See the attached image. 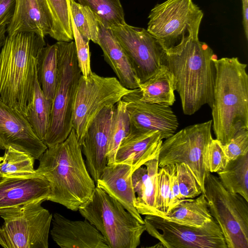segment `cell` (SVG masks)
<instances>
[{"instance_id":"9a60e30c","label":"cell","mask_w":248,"mask_h":248,"mask_svg":"<svg viewBox=\"0 0 248 248\" xmlns=\"http://www.w3.org/2000/svg\"><path fill=\"white\" fill-rule=\"evenodd\" d=\"M11 147L39 160L47 147L36 135L26 117L0 98V149Z\"/></svg>"},{"instance_id":"d4e9b609","label":"cell","mask_w":248,"mask_h":248,"mask_svg":"<svg viewBox=\"0 0 248 248\" xmlns=\"http://www.w3.org/2000/svg\"><path fill=\"white\" fill-rule=\"evenodd\" d=\"M163 218L177 224L195 227H202L213 218L202 193L196 198L180 201Z\"/></svg>"},{"instance_id":"6da1fadb","label":"cell","mask_w":248,"mask_h":248,"mask_svg":"<svg viewBox=\"0 0 248 248\" xmlns=\"http://www.w3.org/2000/svg\"><path fill=\"white\" fill-rule=\"evenodd\" d=\"M217 58L211 48L189 34L176 46L164 50L163 64L173 76L183 112L191 115L205 104L211 108L214 100Z\"/></svg>"},{"instance_id":"d6986e66","label":"cell","mask_w":248,"mask_h":248,"mask_svg":"<svg viewBox=\"0 0 248 248\" xmlns=\"http://www.w3.org/2000/svg\"><path fill=\"white\" fill-rule=\"evenodd\" d=\"M132 174L131 168L128 165L116 163L107 164L96 186L118 201L140 222L144 224L135 206L136 196L133 187Z\"/></svg>"},{"instance_id":"277c9868","label":"cell","mask_w":248,"mask_h":248,"mask_svg":"<svg viewBox=\"0 0 248 248\" xmlns=\"http://www.w3.org/2000/svg\"><path fill=\"white\" fill-rule=\"evenodd\" d=\"M45 37L17 32L7 35L0 50V98L25 116L32 98L37 59Z\"/></svg>"},{"instance_id":"f1b7e54d","label":"cell","mask_w":248,"mask_h":248,"mask_svg":"<svg viewBox=\"0 0 248 248\" xmlns=\"http://www.w3.org/2000/svg\"><path fill=\"white\" fill-rule=\"evenodd\" d=\"M52 21L49 35L62 42L74 40L69 0H44Z\"/></svg>"},{"instance_id":"7402d4cb","label":"cell","mask_w":248,"mask_h":248,"mask_svg":"<svg viewBox=\"0 0 248 248\" xmlns=\"http://www.w3.org/2000/svg\"><path fill=\"white\" fill-rule=\"evenodd\" d=\"M97 44L103 52L105 61L111 67L124 87L134 90L139 88L137 78L124 49L111 30L99 24Z\"/></svg>"},{"instance_id":"ab89813d","label":"cell","mask_w":248,"mask_h":248,"mask_svg":"<svg viewBox=\"0 0 248 248\" xmlns=\"http://www.w3.org/2000/svg\"><path fill=\"white\" fill-rule=\"evenodd\" d=\"M15 5L16 0H0V28L10 23Z\"/></svg>"},{"instance_id":"74e56055","label":"cell","mask_w":248,"mask_h":248,"mask_svg":"<svg viewBox=\"0 0 248 248\" xmlns=\"http://www.w3.org/2000/svg\"><path fill=\"white\" fill-rule=\"evenodd\" d=\"M222 145L229 160L248 154V129L238 131L228 142Z\"/></svg>"},{"instance_id":"d6a6232c","label":"cell","mask_w":248,"mask_h":248,"mask_svg":"<svg viewBox=\"0 0 248 248\" xmlns=\"http://www.w3.org/2000/svg\"><path fill=\"white\" fill-rule=\"evenodd\" d=\"M71 14L75 25L85 39L98 43L99 22L93 12L87 7L69 0Z\"/></svg>"},{"instance_id":"7a4b0ae2","label":"cell","mask_w":248,"mask_h":248,"mask_svg":"<svg viewBox=\"0 0 248 248\" xmlns=\"http://www.w3.org/2000/svg\"><path fill=\"white\" fill-rule=\"evenodd\" d=\"M81 146L72 128L63 141L47 147L36 171L50 186L47 201L77 211L91 198L96 186L83 159Z\"/></svg>"},{"instance_id":"f546056e","label":"cell","mask_w":248,"mask_h":248,"mask_svg":"<svg viewBox=\"0 0 248 248\" xmlns=\"http://www.w3.org/2000/svg\"><path fill=\"white\" fill-rule=\"evenodd\" d=\"M130 131V123L126 102L122 99L114 106L109 133L107 164L115 163L116 154L120 144Z\"/></svg>"},{"instance_id":"7c38bea8","label":"cell","mask_w":248,"mask_h":248,"mask_svg":"<svg viewBox=\"0 0 248 248\" xmlns=\"http://www.w3.org/2000/svg\"><path fill=\"white\" fill-rule=\"evenodd\" d=\"M146 231L164 248H227L214 219L200 227L177 224L158 216L146 215Z\"/></svg>"},{"instance_id":"9c48e42d","label":"cell","mask_w":248,"mask_h":248,"mask_svg":"<svg viewBox=\"0 0 248 248\" xmlns=\"http://www.w3.org/2000/svg\"><path fill=\"white\" fill-rule=\"evenodd\" d=\"M203 16V12L192 0H166L151 10L147 31L166 50L185 36L199 35Z\"/></svg>"},{"instance_id":"4fadbf2b","label":"cell","mask_w":248,"mask_h":248,"mask_svg":"<svg viewBox=\"0 0 248 248\" xmlns=\"http://www.w3.org/2000/svg\"><path fill=\"white\" fill-rule=\"evenodd\" d=\"M110 29L126 54L140 83L157 72L163 64L164 50L147 30L126 23Z\"/></svg>"},{"instance_id":"d590c367","label":"cell","mask_w":248,"mask_h":248,"mask_svg":"<svg viewBox=\"0 0 248 248\" xmlns=\"http://www.w3.org/2000/svg\"><path fill=\"white\" fill-rule=\"evenodd\" d=\"M72 22L78 65L82 76L86 78L92 72L91 67L90 41L81 35L75 25L72 17Z\"/></svg>"},{"instance_id":"60d3db41","label":"cell","mask_w":248,"mask_h":248,"mask_svg":"<svg viewBox=\"0 0 248 248\" xmlns=\"http://www.w3.org/2000/svg\"><path fill=\"white\" fill-rule=\"evenodd\" d=\"M242 4L243 25L246 39H248V0H241Z\"/></svg>"},{"instance_id":"2e32d148","label":"cell","mask_w":248,"mask_h":248,"mask_svg":"<svg viewBox=\"0 0 248 248\" xmlns=\"http://www.w3.org/2000/svg\"><path fill=\"white\" fill-rule=\"evenodd\" d=\"M114 106L105 107L96 115L88 126L81 144L87 170L95 184L107 165L109 133Z\"/></svg>"},{"instance_id":"8992f818","label":"cell","mask_w":248,"mask_h":248,"mask_svg":"<svg viewBox=\"0 0 248 248\" xmlns=\"http://www.w3.org/2000/svg\"><path fill=\"white\" fill-rule=\"evenodd\" d=\"M58 74L49 127L43 140L47 147L64 141L71 132L76 93L81 73L74 41H57Z\"/></svg>"},{"instance_id":"836d02e7","label":"cell","mask_w":248,"mask_h":248,"mask_svg":"<svg viewBox=\"0 0 248 248\" xmlns=\"http://www.w3.org/2000/svg\"><path fill=\"white\" fill-rule=\"evenodd\" d=\"M175 165L180 192L183 199L195 198L202 194L201 187L188 167L185 163Z\"/></svg>"},{"instance_id":"e575fe53","label":"cell","mask_w":248,"mask_h":248,"mask_svg":"<svg viewBox=\"0 0 248 248\" xmlns=\"http://www.w3.org/2000/svg\"><path fill=\"white\" fill-rule=\"evenodd\" d=\"M229 161L221 143L217 139H213L208 144L205 153L206 171L212 173H217L225 169Z\"/></svg>"},{"instance_id":"e0dca14e","label":"cell","mask_w":248,"mask_h":248,"mask_svg":"<svg viewBox=\"0 0 248 248\" xmlns=\"http://www.w3.org/2000/svg\"><path fill=\"white\" fill-rule=\"evenodd\" d=\"M51 222V237L61 248H109L102 234L86 219L71 220L55 213Z\"/></svg>"},{"instance_id":"ffe728a7","label":"cell","mask_w":248,"mask_h":248,"mask_svg":"<svg viewBox=\"0 0 248 248\" xmlns=\"http://www.w3.org/2000/svg\"><path fill=\"white\" fill-rule=\"evenodd\" d=\"M162 141L157 131L130 133L120 143L115 163L130 166L133 173L148 161L158 156Z\"/></svg>"},{"instance_id":"b9f144b4","label":"cell","mask_w":248,"mask_h":248,"mask_svg":"<svg viewBox=\"0 0 248 248\" xmlns=\"http://www.w3.org/2000/svg\"><path fill=\"white\" fill-rule=\"evenodd\" d=\"M6 26H3L0 28V50L6 37Z\"/></svg>"},{"instance_id":"5b68a950","label":"cell","mask_w":248,"mask_h":248,"mask_svg":"<svg viewBox=\"0 0 248 248\" xmlns=\"http://www.w3.org/2000/svg\"><path fill=\"white\" fill-rule=\"evenodd\" d=\"M78 211L102 234L109 248H136L146 231L145 224L96 186Z\"/></svg>"},{"instance_id":"8fae6325","label":"cell","mask_w":248,"mask_h":248,"mask_svg":"<svg viewBox=\"0 0 248 248\" xmlns=\"http://www.w3.org/2000/svg\"><path fill=\"white\" fill-rule=\"evenodd\" d=\"M212 121L185 127L165 139L161 145L158 167L171 164L185 163L191 170L202 193L206 173L204 156L207 146L213 139Z\"/></svg>"},{"instance_id":"f35d334b","label":"cell","mask_w":248,"mask_h":248,"mask_svg":"<svg viewBox=\"0 0 248 248\" xmlns=\"http://www.w3.org/2000/svg\"><path fill=\"white\" fill-rule=\"evenodd\" d=\"M165 167L170 174V195L168 202V211L183 199L179 190L176 174L175 164L167 165Z\"/></svg>"},{"instance_id":"484cf974","label":"cell","mask_w":248,"mask_h":248,"mask_svg":"<svg viewBox=\"0 0 248 248\" xmlns=\"http://www.w3.org/2000/svg\"><path fill=\"white\" fill-rule=\"evenodd\" d=\"M52 101L45 96L36 72L33 83L32 98L27 105L25 117L36 135L43 141L49 127Z\"/></svg>"},{"instance_id":"52a82bcc","label":"cell","mask_w":248,"mask_h":248,"mask_svg":"<svg viewBox=\"0 0 248 248\" xmlns=\"http://www.w3.org/2000/svg\"><path fill=\"white\" fill-rule=\"evenodd\" d=\"M202 194L227 248H248V202L239 194L228 191L218 177L208 171Z\"/></svg>"},{"instance_id":"1f68e13d","label":"cell","mask_w":248,"mask_h":248,"mask_svg":"<svg viewBox=\"0 0 248 248\" xmlns=\"http://www.w3.org/2000/svg\"><path fill=\"white\" fill-rule=\"evenodd\" d=\"M87 6L104 27H112L126 23L124 13L120 0H77Z\"/></svg>"},{"instance_id":"4316f807","label":"cell","mask_w":248,"mask_h":248,"mask_svg":"<svg viewBox=\"0 0 248 248\" xmlns=\"http://www.w3.org/2000/svg\"><path fill=\"white\" fill-rule=\"evenodd\" d=\"M37 60L39 82L46 97L52 101L56 88L58 74L56 44L46 45L40 51Z\"/></svg>"},{"instance_id":"7bdbcfd3","label":"cell","mask_w":248,"mask_h":248,"mask_svg":"<svg viewBox=\"0 0 248 248\" xmlns=\"http://www.w3.org/2000/svg\"><path fill=\"white\" fill-rule=\"evenodd\" d=\"M2 159V157L0 156V162L1 161Z\"/></svg>"},{"instance_id":"30bf717a","label":"cell","mask_w":248,"mask_h":248,"mask_svg":"<svg viewBox=\"0 0 248 248\" xmlns=\"http://www.w3.org/2000/svg\"><path fill=\"white\" fill-rule=\"evenodd\" d=\"M133 90L123 86L115 77H104L92 73L81 76L78 85L72 117V127L81 146L86 130L105 107L114 106Z\"/></svg>"},{"instance_id":"4dcf8cb0","label":"cell","mask_w":248,"mask_h":248,"mask_svg":"<svg viewBox=\"0 0 248 248\" xmlns=\"http://www.w3.org/2000/svg\"><path fill=\"white\" fill-rule=\"evenodd\" d=\"M0 162V177L32 176L37 174L31 155L9 147Z\"/></svg>"},{"instance_id":"44dd1931","label":"cell","mask_w":248,"mask_h":248,"mask_svg":"<svg viewBox=\"0 0 248 248\" xmlns=\"http://www.w3.org/2000/svg\"><path fill=\"white\" fill-rule=\"evenodd\" d=\"M52 21L44 0H16L13 17L6 27L7 35L17 32L49 35Z\"/></svg>"},{"instance_id":"5bb4252c","label":"cell","mask_w":248,"mask_h":248,"mask_svg":"<svg viewBox=\"0 0 248 248\" xmlns=\"http://www.w3.org/2000/svg\"><path fill=\"white\" fill-rule=\"evenodd\" d=\"M122 99L126 102L130 133L157 131L163 140L175 133L179 123L170 106L141 101L139 88L133 90Z\"/></svg>"},{"instance_id":"83f0119b","label":"cell","mask_w":248,"mask_h":248,"mask_svg":"<svg viewBox=\"0 0 248 248\" xmlns=\"http://www.w3.org/2000/svg\"><path fill=\"white\" fill-rule=\"evenodd\" d=\"M217 173L228 191L239 194L248 202V154L230 160L225 169Z\"/></svg>"},{"instance_id":"3957f363","label":"cell","mask_w":248,"mask_h":248,"mask_svg":"<svg viewBox=\"0 0 248 248\" xmlns=\"http://www.w3.org/2000/svg\"><path fill=\"white\" fill-rule=\"evenodd\" d=\"M215 69L211 108L214 134L222 145L242 129H248L247 64L237 57L213 59Z\"/></svg>"},{"instance_id":"8d00e7d4","label":"cell","mask_w":248,"mask_h":248,"mask_svg":"<svg viewBox=\"0 0 248 248\" xmlns=\"http://www.w3.org/2000/svg\"><path fill=\"white\" fill-rule=\"evenodd\" d=\"M170 191V174L165 167L159 168L155 206L158 216L162 217L168 211Z\"/></svg>"},{"instance_id":"603a6c76","label":"cell","mask_w":248,"mask_h":248,"mask_svg":"<svg viewBox=\"0 0 248 248\" xmlns=\"http://www.w3.org/2000/svg\"><path fill=\"white\" fill-rule=\"evenodd\" d=\"M158 156L148 161L132 174L133 187L137 195L135 206L140 215L158 216L155 206L159 169Z\"/></svg>"},{"instance_id":"cb8c5ba5","label":"cell","mask_w":248,"mask_h":248,"mask_svg":"<svg viewBox=\"0 0 248 248\" xmlns=\"http://www.w3.org/2000/svg\"><path fill=\"white\" fill-rule=\"evenodd\" d=\"M139 89L142 101L168 106L175 101L173 76L164 64L154 76L140 83Z\"/></svg>"},{"instance_id":"ba28073f","label":"cell","mask_w":248,"mask_h":248,"mask_svg":"<svg viewBox=\"0 0 248 248\" xmlns=\"http://www.w3.org/2000/svg\"><path fill=\"white\" fill-rule=\"evenodd\" d=\"M37 202L0 210V245L5 248H47L52 215Z\"/></svg>"},{"instance_id":"ac0fdd59","label":"cell","mask_w":248,"mask_h":248,"mask_svg":"<svg viewBox=\"0 0 248 248\" xmlns=\"http://www.w3.org/2000/svg\"><path fill=\"white\" fill-rule=\"evenodd\" d=\"M49 195V183L38 172L32 176L0 177V210L44 202Z\"/></svg>"}]
</instances>
